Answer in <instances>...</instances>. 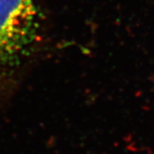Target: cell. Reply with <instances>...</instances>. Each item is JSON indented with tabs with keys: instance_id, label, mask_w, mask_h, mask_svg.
<instances>
[{
	"instance_id": "cell-1",
	"label": "cell",
	"mask_w": 154,
	"mask_h": 154,
	"mask_svg": "<svg viewBox=\"0 0 154 154\" xmlns=\"http://www.w3.org/2000/svg\"><path fill=\"white\" fill-rule=\"evenodd\" d=\"M39 21L37 0H0V66H16L28 56Z\"/></svg>"
}]
</instances>
